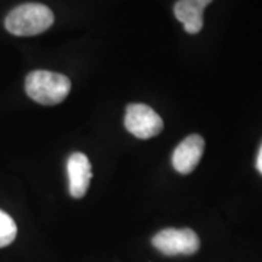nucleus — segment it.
Segmentation results:
<instances>
[{"instance_id":"obj_1","label":"nucleus","mask_w":262,"mask_h":262,"mask_svg":"<svg viewBox=\"0 0 262 262\" xmlns=\"http://www.w3.org/2000/svg\"><path fill=\"white\" fill-rule=\"evenodd\" d=\"M53 22L54 15L46 5L24 3L10 10L5 19V27L12 35L32 37L51 28Z\"/></svg>"},{"instance_id":"obj_2","label":"nucleus","mask_w":262,"mask_h":262,"mask_svg":"<svg viewBox=\"0 0 262 262\" xmlns=\"http://www.w3.org/2000/svg\"><path fill=\"white\" fill-rule=\"evenodd\" d=\"M72 89L69 77L48 70H34L25 79V91L32 101L41 105L63 102Z\"/></svg>"},{"instance_id":"obj_3","label":"nucleus","mask_w":262,"mask_h":262,"mask_svg":"<svg viewBox=\"0 0 262 262\" xmlns=\"http://www.w3.org/2000/svg\"><path fill=\"white\" fill-rule=\"evenodd\" d=\"M124 125L127 131L141 140L151 139L163 130V121L159 114L144 103H131L127 106Z\"/></svg>"},{"instance_id":"obj_4","label":"nucleus","mask_w":262,"mask_h":262,"mask_svg":"<svg viewBox=\"0 0 262 262\" xmlns=\"http://www.w3.org/2000/svg\"><path fill=\"white\" fill-rule=\"evenodd\" d=\"M153 246L163 255H192L200 249V239L191 229H165L153 237Z\"/></svg>"},{"instance_id":"obj_5","label":"nucleus","mask_w":262,"mask_h":262,"mask_svg":"<svg viewBox=\"0 0 262 262\" xmlns=\"http://www.w3.org/2000/svg\"><path fill=\"white\" fill-rule=\"evenodd\" d=\"M203 151H204V139L198 134L188 136L187 139L179 143V146L173 151L172 165L175 170L181 175L191 173L203 158Z\"/></svg>"},{"instance_id":"obj_6","label":"nucleus","mask_w":262,"mask_h":262,"mask_svg":"<svg viewBox=\"0 0 262 262\" xmlns=\"http://www.w3.org/2000/svg\"><path fill=\"white\" fill-rule=\"evenodd\" d=\"M67 175H69V191L73 198H82L86 195L92 179V166L84 153H73L67 160Z\"/></svg>"},{"instance_id":"obj_7","label":"nucleus","mask_w":262,"mask_h":262,"mask_svg":"<svg viewBox=\"0 0 262 262\" xmlns=\"http://www.w3.org/2000/svg\"><path fill=\"white\" fill-rule=\"evenodd\" d=\"M173 13L184 24L188 34H198L203 29V9L196 8L188 0H178L173 6Z\"/></svg>"},{"instance_id":"obj_8","label":"nucleus","mask_w":262,"mask_h":262,"mask_svg":"<svg viewBox=\"0 0 262 262\" xmlns=\"http://www.w3.org/2000/svg\"><path fill=\"white\" fill-rule=\"evenodd\" d=\"M18 233L16 223L8 213L0 210V248H5L10 245Z\"/></svg>"},{"instance_id":"obj_9","label":"nucleus","mask_w":262,"mask_h":262,"mask_svg":"<svg viewBox=\"0 0 262 262\" xmlns=\"http://www.w3.org/2000/svg\"><path fill=\"white\" fill-rule=\"evenodd\" d=\"M188 2H191L192 5H195L196 8H200V9L204 10V8L208 6L213 0H188Z\"/></svg>"},{"instance_id":"obj_10","label":"nucleus","mask_w":262,"mask_h":262,"mask_svg":"<svg viewBox=\"0 0 262 262\" xmlns=\"http://www.w3.org/2000/svg\"><path fill=\"white\" fill-rule=\"evenodd\" d=\"M256 168L258 170L262 173V146L261 149H259V153H258V159H256Z\"/></svg>"}]
</instances>
